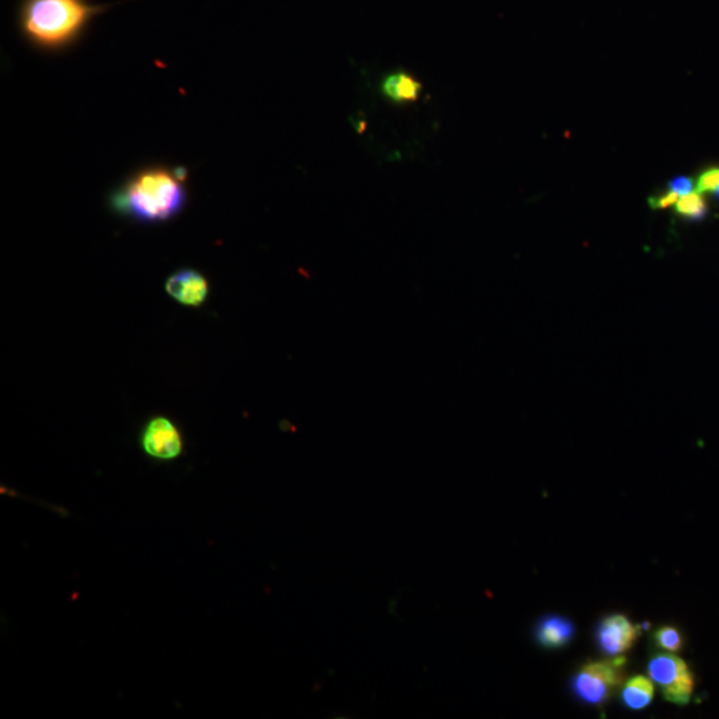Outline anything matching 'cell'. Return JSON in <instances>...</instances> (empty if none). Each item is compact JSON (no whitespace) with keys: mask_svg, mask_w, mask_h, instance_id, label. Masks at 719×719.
Wrapping results in <instances>:
<instances>
[{"mask_svg":"<svg viewBox=\"0 0 719 719\" xmlns=\"http://www.w3.org/2000/svg\"><path fill=\"white\" fill-rule=\"evenodd\" d=\"M142 447L147 456L156 460H175L183 452L179 429L166 417H155L144 428Z\"/></svg>","mask_w":719,"mask_h":719,"instance_id":"5","label":"cell"},{"mask_svg":"<svg viewBox=\"0 0 719 719\" xmlns=\"http://www.w3.org/2000/svg\"><path fill=\"white\" fill-rule=\"evenodd\" d=\"M166 291L172 299L187 307H200L207 300L210 287L202 273L194 269H182L168 277Z\"/></svg>","mask_w":719,"mask_h":719,"instance_id":"7","label":"cell"},{"mask_svg":"<svg viewBox=\"0 0 719 719\" xmlns=\"http://www.w3.org/2000/svg\"><path fill=\"white\" fill-rule=\"evenodd\" d=\"M676 212L685 219L701 220L705 218L708 206H706L704 196L700 192H690V194L681 196L678 199Z\"/></svg>","mask_w":719,"mask_h":719,"instance_id":"11","label":"cell"},{"mask_svg":"<svg viewBox=\"0 0 719 719\" xmlns=\"http://www.w3.org/2000/svg\"><path fill=\"white\" fill-rule=\"evenodd\" d=\"M381 95L396 104L413 103L420 99L423 84L405 71L392 72L380 84Z\"/></svg>","mask_w":719,"mask_h":719,"instance_id":"8","label":"cell"},{"mask_svg":"<svg viewBox=\"0 0 719 719\" xmlns=\"http://www.w3.org/2000/svg\"><path fill=\"white\" fill-rule=\"evenodd\" d=\"M625 664L624 657L589 662L573 677V692L590 705L604 704L624 682Z\"/></svg>","mask_w":719,"mask_h":719,"instance_id":"3","label":"cell"},{"mask_svg":"<svg viewBox=\"0 0 719 719\" xmlns=\"http://www.w3.org/2000/svg\"><path fill=\"white\" fill-rule=\"evenodd\" d=\"M622 701L633 710H641L652 704L654 685L650 678L636 676L625 682L621 692Z\"/></svg>","mask_w":719,"mask_h":719,"instance_id":"10","label":"cell"},{"mask_svg":"<svg viewBox=\"0 0 719 719\" xmlns=\"http://www.w3.org/2000/svg\"><path fill=\"white\" fill-rule=\"evenodd\" d=\"M184 179L164 167L138 172L112 198L116 211L143 223L174 219L187 202Z\"/></svg>","mask_w":719,"mask_h":719,"instance_id":"1","label":"cell"},{"mask_svg":"<svg viewBox=\"0 0 719 719\" xmlns=\"http://www.w3.org/2000/svg\"><path fill=\"white\" fill-rule=\"evenodd\" d=\"M538 644L546 649H560L568 645L574 636L573 622L566 617L541 618L534 630Z\"/></svg>","mask_w":719,"mask_h":719,"instance_id":"9","label":"cell"},{"mask_svg":"<svg viewBox=\"0 0 719 719\" xmlns=\"http://www.w3.org/2000/svg\"><path fill=\"white\" fill-rule=\"evenodd\" d=\"M719 187V168H710L700 176L697 182V191L700 194L716 192Z\"/></svg>","mask_w":719,"mask_h":719,"instance_id":"13","label":"cell"},{"mask_svg":"<svg viewBox=\"0 0 719 719\" xmlns=\"http://www.w3.org/2000/svg\"><path fill=\"white\" fill-rule=\"evenodd\" d=\"M640 626L625 616L614 614L601 621L597 628V644L606 656L618 657L629 652L640 636Z\"/></svg>","mask_w":719,"mask_h":719,"instance_id":"6","label":"cell"},{"mask_svg":"<svg viewBox=\"0 0 719 719\" xmlns=\"http://www.w3.org/2000/svg\"><path fill=\"white\" fill-rule=\"evenodd\" d=\"M650 680L661 688L666 701L676 705H688L694 693V676L689 665L673 653H661L649 662Z\"/></svg>","mask_w":719,"mask_h":719,"instance_id":"4","label":"cell"},{"mask_svg":"<svg viewBox=\"0 0 719 719\" xmlns=\"http://www.w3.org/2000/svg\"><path fill=\"white\" fill-rule=\"evenodd\" d=\"M678 199H680V195L669 190L668 192H664V194L650 196L648 203L652 210H665V208L674 206V204L678 202Z\"/></svg>","mask_w":719,"mask_h":719,"instance_id":"14","label":"cell"},{"mask_svg":"<svg viewBox=\"0 0 719 719\" xmlns=\"http://www.w3.org/2000/svg\"><path fill=\"white\" fill-rule=\"evenodd\" d=\"M102 7L84 0H26L20 15L24 35L46 50H60L74 42Z\"/></svg>","mask_w":719,"mask_h":719,"instance_id":"2","label":"cell"},{"mask_svg":"<svg viewBox=\"0 0 719 719\" xmlns=\"http://www.w3.org/2000/svg\"><path fill=\"white\" fill-rule=\"evenodd\" d=\"M669 190L676 192L680 196L688 195L693 192V180L680 176V178L673 179L669 183Z\"/></svg>","mask_w":719,"mask_h":719,"instance_id":"15","label":"cell"},{"mask_svg":"<svg viewBox=\"0 0 719 719\" xmlns=\"http://www.w3.org/2000/svg\"><path fill=\"white\" fill-rule=\"evenodd\" d=\"M716 194H717L718 199H719V187L717 188Z\"/></svg>","mask_w":719,"mask_h":719,"instance_id":"16","label":"cell"},{"mask_svg":"<svg viewBox=\"0 0 719 719\" xmlns=\"http://www.w3.org/2000/svg\"><path fill=\"white\" fill-rule=\"evenodd\" d=\"M654 642H656L658 648L669 653L680 652L682 646H684V638H682L678 629L673 628V626H662V628L657 629L656 633H654Z\"/></svg>","mask_w":719,"mask_h":719,"instance_id":"12","label":"cell"}]
</instances>
